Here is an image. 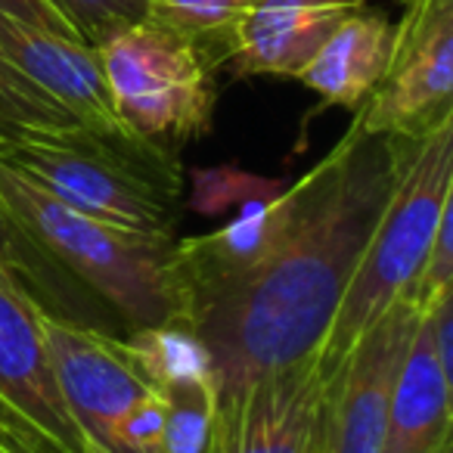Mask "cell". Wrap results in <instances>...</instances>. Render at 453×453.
I'll use <instances>...</instances> for the list:
<instances>
[{
  "mask_svg": "<svg viewBox=\"0 0 453 453\" xmlns=\"http://www.w3.org/2000/svg\"><path fill=\"white\" fill-rule=\"evenodd\" d=\"M410 143L366 134L354 119L302 174V205L277 246L246 273L187 298L183 320L211 354L214 401L317 351Z\"/></svg>",
  "mask_w": 453,
  "mask_h": 453,
  "instance_id": "1",
  "label": "cell"
},
{
  "mask_svg": "<svg viewBox=\"0 0 453 453\" xmlns=\"http://www.w3.org/2000/svg\"><path fill=\"white\" fill-rule=\"evenodd\" d=\"M0 165L96 220L174 236L183 202L174 150L84 125H0Z\"/></svg>",
  "mask_w": 453,
  "mask_h": 453,
  "instance_id": "2",
  "label": "cell"
},
{
  "mask_svg": "<svg viewBox=\"0 0 453 453\" xmlns=\"http://www.w3.org/2000/svg\"><path fill=\"white\" fill-rule=\"evenodd\" d=\"M0 205L47 258L109 304L127 329H150L183 317L174 273L177 236L125 230L81 214L4 165Z\"/></svg>",
  "mask_w": 453,
  "mask_h": 453,
  "instance_id": "3",
  "label": "cell"
},
{
  "mask_svg": "<svg viewBox=\"0 0 453 453\" xmlns=\"http://www.w3.org/2000/svg\"><path fill=\"white\" fill-rule=\"evenodd\" d=\"M453 202V119L410 143L379 224L354 267L342 304L317 345L326 382L339 376L351 348L403 296H410L444 208Z\"/></svg>",
  "mask_w": 453,
  "mask_h": 453,
  "instance_id": "4",
  "label": "cell"
},
{
  "mask_svg": "<svg viewBox=\"0 0 453 453\" xmlns=\"http://www.w3.org/2000/svg\"><path fill=\"white\" fill-rule=\"evenodd\" d=\"M115 115L134 137L174 150L208 137L218 63L196 41L143 19L96 47Z\"/></svg>",
  "mask_w": 453,
  "mask_h": 453,
  "instance_id": "5",
  "label": "cell"
},
{
  "mask_svg": "<svg viewBox=\"0 0 453 453\" xmlns=\"http://www.w3.org/2000/svg\"><path fill=\"white\" fill-rule=\"evenodd\" d=\"M391 59L354 112L366 134L422 140L453 119V0H401Z\"/></svg>",
  "mask_w": 453,
  "mask_h": 453,
  "instance_id": "6",
  "label": "cell"
},
{
  "mask_svg": "<svg viewBox=\"0 0 453 453\" xmlns=\"http://www.w3.org/2000/svg\"><path fill=\"white\" fill-rule=\"evenodd\" d=\"M57 388L90 453H119V426L156 385L143 376L127 342L96 326L41 311Z\"/></svg>",
  "mask_w": 453,
  "mask_h": 453,
  "instance_id": "7",
  "label": "cell"
},
{
  "mask_svg": "<svg viewBox=\"0 0 453 453\" xmlns=\"http://www.w3.org/2000/svg\"><path fill=\"white\" fill-rule=\"evenodd\" d=\"M329 382L317 351L214 401L208 453H311L320 438Z\"/></svg>",
  "mask_w": 453,
  "mask_h": 453,
  "instance_id": "8",
  "label": "cell"
},
{
  "mask_svg": "<svg viewBox=\"0 0 453 453\" xmlns=\"http://www.w3.org/2000/svg\"><path fill=\"white\" fill-rule=\"evenodd\" d=\"M422 311L403 296L351 348L329 385L317 453H382L391 391Z\"/></svg>",
  "mask_w": 453,
  "mask_h": 453,
  "instance_id": "9",
  "label": "cell"
},
{
  "mask_svg": "<svg viewBox=\"0 0 453 453\" xmlns=\"http://www.w3.org/2000/svg\"><path fill=\"white\" fill-rule=\"evenodd\" d=\"M0 413L47 453H90L53 376L41 308L0 273Z\"/></svg>",
  "mask_w": 453,
  "mask_h": 453,
  "instance_id": "10",
  "label": "cell"
},
{
  "mask_svg": "<svg viewBox=\"0 0 453 453\" xmlns=\"http://www.w3.org/2000/svg\"><path fill=\"white\" fill-rule=\"evenodd\" d=\"M0 53L28 81L38 84L50 100H57L78 125L103 134L134 137L115 115L96 47L72 35L28 26V22L0 13Z\"/></svg>",
  "mask_w": 453,
  "mask_h": 453,
  "instance_id": "11",
  "label": "cell"
},
{
  "mask_svg": "<svg viewBox=\"0 0 453 453\" xmlns=\"http://www.w3.org/2000/svg\"><path fill=\"white\" fill-rule=\"evenodd\" d=\"M298 205L302 177L286 189L267 180L258 193L246 196L240 214L226 226L205 236L174 240V273L183 304L196 292L226 283L258 265L292 226Z\"/></svg>",
  "mask_w": 453,
  "mask_h": 453,
  "instance_id": "12",
  "label": "cell"
},
{
  "mask_svg": "<svg viewBox=\"0 0 453 453\" xmlns=\"http://www.w3.org/2000/svg\"><path fill=\"white\" fill-rule=\"evenodd\" d=\"M366 0H255L226 65L236 78H296L345 16Z\"/></svg>",
  "mask_w": 453,
  "mask_h": 453,
  "instance_id": "13",
  "label": "cell"
},
{
  "mask_svg": "<svg viewBox=\"0 0 453 453\" xmlns=\"http://www.w3.org/2000/svg\"><path fill=\"white\" fill-rule=\"evenodd\" d=\"M395 22L385 10L360 7L335 26V32L308 59L298 81L320 96L323 106H342L357 112L379 88L391 59Z\"/></svg>",
  "mask_w": 453,
  "mask_h": 453,
  "instance_id": "14",
  "label": "cell"
},
{
  "mask_svg": "<svg viewBox=\"0 0 453 453\" xmlns=\"http://www.w3.org/2000/svg\"><path fill=\"white\" fill-rule=\"evenodd\" d=\"M450 388L453 376L441 366L428 323L419 314L391 391L382 453H432L444 444L453 419Z\"/></svg>",
  "mask_w": 453,
  "mask_h": 453,
  "instance_id": "15",
  "label": "cell"
},
{
  "mask_svg": "<svg viewBox=\"0 0 453 453\" xmlns=\"http://www.w3.org/2000/svg\"><path fill=\"white\" fill-rule=\"evenodd\" d=\"M0 273H4L22 296L32 298L41 311H47V314H57V317H63V320L94 326L90 311L84 308L88 296H94V292H88L81 283H75L57 261L47 258V255L22 234L19 226L13 224V218H10L4 205H0Z\"/></svg>",
  "mask_w": 453,
  "mask_h": 453,
  "instance_id": "16",
  "label": "cell"
},
{
  "mask_svg": "<svg viewBox=\"0 0 453 453\" xmlns=\"http://www.w3.org/2000/svg\"><path fill=\"white\" fill-rule=\"evenodd\" d=\"M125 342L131 357L156 388L211 382V354L183 317L150 329H131Z\"/></svg>",
  "mask_w": 453,
  "mask_h": 453,
  "instance_id": "17",
  "label": "cell"
},
{
  "mask_svg": "<svg viewBox=\"0 0 453 453\" xmlns=\"http://www.w3.org/2000/svg\"><path fill=\"white\" fill-rule=\"evenodd\" d=\"M252 7L255 0H146V19L196 41L220 69Z\"/></svg>",
  "mask_w": 453,
  "mask_h": 453,
  "instance_id": "18",
  "label": "cell"
},
{
  "mask_svg": "<svg viewBox=\"0 0 453 453\" xmlns=\"http://www.w3.org/2000/svg\"><path fill=\"white\" fill-rule=\"evenodd\" d=\"M165 397V422L156 453H208L214 434V385L189 382L158 388Z\"/></svg>",
  "mask_w": 453,
  "mask_h": 453,
  "instance_id": "19",
  "label": "cell"
},
{
  "mask_svg": "<svg viewBox=\"0 0 453 453\" xmlns=\"http://www.w3.org/2000/svg\"><path fill=\"white\" fill-rule=\"evenodd\" d=\"M0 125H78L57 100L32 84L0 53Z\"/></svg>",
  "mask_w": 453,
  "mask_h": 453,
  "instance_id": "20",
  "label": "cell"
},
{
  "mask_svg": "<svg viewBox=\"0 0 453 453\" xmlns=\"http://www.w3.org/2000/svg\"><path fill=\"white\" fill-rule=\"evenodd\" d=\"M50 4L90 47L106 44L121 28L146 19V0H50Z\"/></svg>",
  "mask_w": 453,
  "mask_h": 453,
  "instance_id": "21",
  "label": "cell"
},
{
  "mask_svg": "<svg viewBox=\"0 0 453 453\" xmlns=\"http://www.w3.org/2000/svg\"><path fill=\"white\" fill-rule=\"evenodd\" d=\"M447 292H453V202L444 208L438 226H434V240L428 246L426 265L410 289V298L416 302V308L426 311Z\"/></svg>",
  "mask_w": 453,
  "mask_h": 453,
  "instance_id": "22",
  "label": "cell"
},
{
  "mask_svg": "<svg viewBox=\"0 0 453 453\" xmlns=\"http://www.w3.org/2000/svg\"><path fill=\"white\" fill-rule=\"evenodd\" d=\"M0 13L28 22V26H41V28H50V32L78 38V32L65 22V16L53 7L50 0H0ZM84 44H88V41H84Z\"/></svg>",
  "mask_w": 453,
  "mask_h": 453,
  "instance_id": "23",
  "label": "cell"
},
{
  "mask_svg": "<svg viewBox=\"0 0 453 453\" xmlns=\"http://www.w3.org/2000/svg\"><path fill=\"white\" fill-rule=\"evenodd\" d=\"M0 453H38V450H35L26 438H19L7 422L0 419Z\"/></svg>",
  "mask_w": 453,
  "mask_h": 453,
  "instance_id": "24",
  "label": "cell"
},
{
  "mask_svg": "<svg viewBox=\"0 0 453 453\" xmlns=\"http://www.w3.org/2000/svg\"><path fill=\"white\" fill-rule=\"evenodd\" d=\"M0 419L7 422V426H10V428H13V432H16V434H19V438H26V441H28V444H32V447H35V450H38V453H47V450H41V447H38V444H35V441H32V438H28V434H26V432H22V428H16V426H13V422H10V419H7V416H4V413H0Z\"/></svg>",
  "mask_w": 453,
  "mask_h": 453,
  "instance_id": "25",
  "label": "cell"
},
{
  "mask_svg": "<svg viewBox=\"0 0 453 453\" xmlns=\"http://www.w3.org/2000/svg\"><path fill=\"white\" fill-rule=\"evenodd\" d=\"M432 453H453V438H447L444 444H441V447H434Z\"/></svg>",
  "mask_w": 453,
  "mask_h": 453,
  "instance_id": "26",
  "label": "cell"
},
{
  "mask_svg": "<svg viewBox=\"0 0 453 453\" xmlns=\"http://www.w3.org/2000/svg\"><path fill=\"white\" fill-rule=\"evenodd\" d=\"M311 453H317V450H311Z\"/></svg>",
  "mask_w": 453,
  "mask_h": 453,
  "instance_id": "27",
  "label": "cell"
}]
</instances>
